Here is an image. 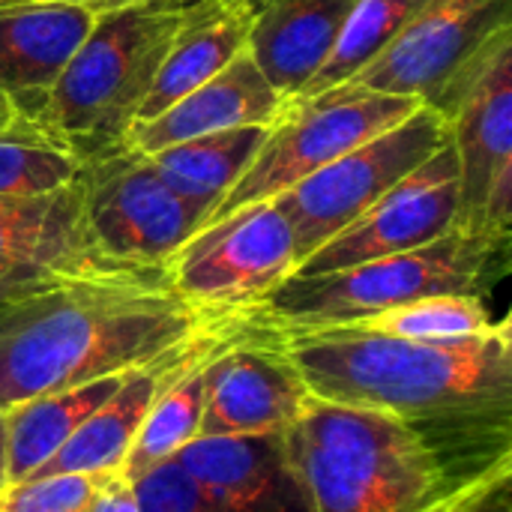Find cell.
<instances>
[{
	"mask_svg": "<svg viewBox=\"0 0 512 512\" xmlns=\"http://www.w3.org/2000/svg\"><path fill=\"white\" fill-rule=\"evenodd\" d=\"M510 468L512 465H501L492 471L465 512H510Z\"/></svg>",
	"mask_w": 512,
	"mask_h": 512,
	"instance_id": "f546056e",
	"label": "cell"
},
{
	"mask_svg": "<svg viewBox=\"0 0 512 512\" xmlns=\"http://www.w3.org/2000/svg\"><path fill=\"white\" fill-rule=\"evenodd\" d=\"M309 399L297 369L240 312L231 339L210 360L198 438L282 435Z\"/></svg>",
	"mask_w": 512,
	"mask_h": 512,
	"instance_id": "4fadbf2b",
	"label": "cell"
},
{
	"mask_svg": "<svg viewBox=\"0 0 512 512\" xmlns=\"http://www.w3.org/2000/svg\"><path fill=\"white\" fill-rule=\"evenodd\" d=\"M450 141V129L441 111L420 105L393 129L357 144L330 165L318 168L306 180L276 195V207L291 225L297 246V267L357 222L378 198H384L399 180L417 171L432 153Z\"/></svg>",
	"mask_w": 512,
	"mask_h": 512,
	"instance_id": "ba28073f",
	"label": "cell"
},
{
	"mask_svg": "<svg viewBox=\"0 0 512 512\" xmlns=\"http://www.w3.org/2000/svg\"><path fill=\"white\" fill-rule=\"evenodd\" d=\"M81 162L36 123L15 117L0 129V198H33L78 180Z\"/></svg>",
	"mask_w": 512,
	"mask_h": 512,
	"instance_id": "d4e9b609",
	"label": "cell"
},
{
	"mask_svg": "<svg viewBox=\"0 0 512 512\" xmlns=\"http://www.w3.org/2000/svg\"><path fill=\"white\" fill-rule=\"evenodd\" d=\"M237 318L240 315H234L219 330V336L156 399V405L150 408L141 432L135 435V441H132L123 465H120V471L129 480H138V477L150 474L153 468L171 462L186 444H192L198 438L201 414H204V399H207V369H210V360L231 339Z\"/></svg>",
	"mask_w": 512,
	"mask_h": 512,
	"instance_id": "603a6c76",
	"label": "cell"
},
{
	"mask_svg": "<svg viewBox=\"0 0 512 512\" xmlns=\"http://www.w3.org/2000/svg\"><path fill=\"white\" fill-rule=\"evenodd\" d=\"M171 285L198 309H252L297 270V246L276 201L246 204L189 237L168 261Z\"/></svg>",
	"mask_w": 512,
	"mask_h": 512,
	"instance_id": "30bf717a",
	"label": "cell"
},
{
	"mask_svg": "<svg viewBox=\"0 0 512 512\" xmlns=\"http://www.w3.org/2000/svg\"><path fill=\"white\" fill-rule=\"evenodd\" d=\"M132 483L141 512H213L195 480L174 459Z\"/></svg>",
	"mask_w": 512,
	"mask_h": 512,
	"instance_id": "83f0119b",
	"label": "cell"
},
{
	"mask_svg": "<svg viewBox=\"0 0 512 512\" xmlns=\"http://www.w3.org/2000/svg\"><path fill=\"white\" fill-rule=\"evenodd\" d=\"M288 105L291 102L282 99L264 78L249 48H243L222 72L180 96L156 117L135 123L126 135V144L141 153H153L222 129L273 126L288 111Z\"/></svg>",
	"mask_w": 512,
	"mask_h": 512,
	"instance_id": "ac0fdd59",
	"label": "cell"
},
{
	"mask_svg": "<svg viewBox=\"0 0 512 512\" xmlns=\"http://www.w3.org/2000/svg\"><path fill=\"white\" fill-rule=\"evenodd\" d=\"M237 315V312H234ZM231 315L177 294L168 270L117 267L0 303V414L129 372Z\"/></svg>",
	"mask_w": 512,
	"mask_h": 512,
	"instance_id": "7a4b0ae2",
	"label": "cell"
},
{
	"mask_svg": "<svg viewBox=\"0 0 512 512\" xmlns=\"http://www.w3.org/2000/svg\"><path fill=\"white\" fill-rule=\"evenodd\" d=\"M501 465H512V462H501ZM501 465H495V468H489V471H483V474H477V477H468V480L453 483L432 507H426L423 512H465L468 510V504H471V498L477 495V489L483 486V480H486L492 471H498Z\"/></svg>",
	"mask_w": 512,
	"mask_h": 512,
	"instance_id": "4dcf8cb0",
	"label": "cell"
},
{
	"mask_svg": "<svg viewBox=\"0 0 512 512\" xmlns=\"http://www.w3.org/2000/svg\"><path fill=\"white\" fill-rule=\"evenodd\" d=\"M267 132L270 126H237V129L198 135V138L153 150L147 156L153 168L162 174V180L180 198L204 210V216L210 219V213L219 207V201L234 189V183L243 177V171L255 159Z\"/></svg>",
	"mask_w": 512,
	"mask_h": 512,
	"instance_id": "7402d4cb",
	"label": "cell"
},
{
	"mask_svg": "<svg viewBox=\"0 0 512 512\" xmlns=\"http://www.w3.org/2000/svg\"><path fill=\"white\" fill-rule=\"evenodd\" d=\"M96 15L51 0L0 3V96L18 117L33 120L57 78L81 48Z\"/></svg>",
	"mask_w": 512,
	"mask_h": 512,
	"instance_id": "2e32d148",
	"label": "cell"
},
{
	"mask_svg": "<svg viewBox=\"0 0 512 512\" xmlns=\"http://www.w3.org/2000/svg\"><path fill=\"white\" fill-rule=\"evenodd\" d=\"M90 512H141L138 510L135 483L123 471L96 474V489H93Z\"/></svg>",
	"mask_w": 512,
	"mask_h": 512,
	"instance_id": "f1b7e54d",
	"label": "cell"
},
{
	"mask_svg": "<svg viewBox=\"0 0 512 512\" xmlns=\"http://www.w3.org/2000/svg\"><path fill=\"white\" fill-rule=\"evenodd\" d=\"M360 0H267L255 9L249 54L282 99H294L336 45Z\"/></svg>",
	"mask_w": 512,
	"mask_h": 512,
	"instance_id": "d6986e66",
	"label": "cell"
},
{
	"mask_svg": "<svg viewBox=\"0 0 512 512\" xmlns=\"http://www.w3.org/2000/svg\"><path fill=\"white\" fill-rule=\"evenodd\" d=\"M423 102L411 96H387L357 87H333L318 96L291 99L288 111L270 126L255 159L234 183V189L210 213V222L255 204L270 201L330 165L357 144L393 129Z\"/></svg>",
	"mask_w": 512,
	"mask_h": 512,
	"instance_id": "52a82bcc",
	"label": "cell"
},
{
	"mask_svg": "<svg viewBox=\"0 0 512 512\" xmlns=\"http://www.w3.org/2000/svg\"><path fill=\"white\" fill-rule=\"evenodd\" d=\"M444 114L459 171L456 228L510 246L512 24L495 30L432 105Z\"/></svg>",
	"mask_w": 512,
	"mask_h": 512,
	"instance_id": "8992f818",
	"label": "cell"
},
{
	"mask_svg": "<svg viewBox=\"0 0 512 512\" xmlns=\"http://www.w3.org/2000/svg\"><path fill=\"white\" fill-rule=\"evenodd\" d=\"M423 3L426 0H360L351 18L345 21L336 45L330 48L327 60L294 99L318 96L324 90L345 84L393 42V36L408 24V18Z\"/></svg>",
	"mask_w": 512,
	"mask_h": 512,
	"instance_id": "cb8c5ba5",
	"label": "cell"
},
{
	"mask_svg": "<svg viewBox=\"0 0 512 512\" xmlns=\"http://www.w3.org/2000/svg\"><path fill=\"white\" fill-rule=\"evenodd\" d=\"M504 252L507 246L456 228L411 252L318 276H288L264 300L246 309V318L273 330H309L354 324L384 309L438 294L483 297L495 279V261Z\"/></svg>",
	"mask_w": 512,
	"mask_h": 512,
	"instance_id": "5b68a950",
	"label": "cell"
},
{
	"mask_svg": "<svg viewBox=\"0 0 512 512\" xmlns=\"http://www.w3.org/2000/svg\"><path fill=\"white\" fill-rule=\"evenodd\" d=\"M84 222L96 249L126 267H159L204 228V210L180 198L150 156L123 144L81 162Z\"/></svg>",
	"mask_w": 512,
	"mask_h": 512,
	"instance_id": "9c48e42d",
	"label": "cell"
},
{
	"mask_svg": "<svg viewBox=\"0 0 512 512\" xmlns=\"http://www.w3.org/2000/svg\"><path fill=\"white\" fill-rule=\"evenodd\" d=\"M117 267L126 264L105 258L87 231L81 180L48 195L0 198V303Z\"/></svg>",
	"mask_w": 512,
	"mask_h": 512,
	"instance_id": "5bb4252c",
	"label": "cell"
},
{
	"mask_svg": "<svg viewBox=\"0 0 512 512\" xmlns=\"http://www.w3.org/2000/svg\"><path fill=\"white\" fill-rule=\"evenodd\" d=\"M132 372V369H129ZM129 372L105 375L60 393L27 399L3 414L6 420V480L9 486L30 480L81 426L108 402Z\"/></svg>",
	"mask_w": 512,
	"mask_h": 512,
	"instance_id": "44dd1931",
	"label": "cell"
},
{
	"mask_svg": "<svg viewBox=\"0 0 512 512\" xmlns=\"http://www.w3.org/2000/svg\"><path fill=\"white\" fill-rule=\"evenodd\" d=\"M51 3H72V6H84L93 15L111 12V9H123V6H135V3H150V0H51Z\"/></svg>",
	"mask_w": 512,
	"mask_h": 512,
	"instance_id": "1f68e13d",
	"label": "cell"
},
{
	"mask_svg": "<svg viewBox=\"0 0 512 512\" xmlns=\"http://www.w3.org/2000/svg\"><path fill=\"white\" fill-rule=\"evenodd\" d=\"M231 318L207 327L195 339H189V342H183V345L153 357L150 363L132 369L123 378V384L117 387V393L108 402H102L84 420V426L30 480H36V477H57V474H87V477H96V474H105V471H120V465H123L135 435L141 432V426H144L150 408L156 405V399L162 396V390L219 336V330Z\"/></svg>",
	"mask_w": 512,
	"mask_h": 512,
	"instance_id": "9a60e30c",
	"label": "cell"
},
{
	"mask_svg": "<svg viewBox=\"0 0 512 512\" xmlns=\"http://www.w3.org/2000/svg\"><path fill=\"white\" fill-rule=\"evenodd\" d=\"M504 24H512V0H426L345 87L435 105L456 72Z\"/></svg>",
	"mask_w": 512,
	"mask_h": 512,
	"instance_id": "8fae6325",
	"label": "cell"
},
{
	"mask_svg": "<svg viewBox=\"0 0 512 512\" xmlns=\"http://www.w3.org/2000/svg\"><path fill=\"white\" fill-rule=\"evenodd\" d=\"M192 3L150 0L96 15L30 123L78 162L123 147Z\"/></svg>",
	"mask_w": 512,
	"mask_h": 512,
	"instance_id": "277c9868",
	"label": "cell"
},
{
	"mask_svg": "<svg viewBox=\"0 0 512 512\" xmlns=\"http://www.w3.org/2000/svg\"><path fill=\"white\" fill-rule=\"evenodd\" d=\"M174 462L213 512H312L282 453V438H195Z\"/></svg>",
	"mask_w": 512,
	"mask_h": 512,
	"instance_id": "e0dca14e",
	"label": "cell"
},
{
	"mask_svg": "<svg viewBox=\"0 0 512 512\" xmlns=\"http://www.w3.org/2000/svg\"><path fill=\"white\" fill-rule=\"evenodd\" d=\"M261 330L315 399L402 417L438 450L456 483L512 462L510 318L453 342L399 339L348 324Z\"/></svg>",
	"mask_w": 512,
	"mask_h": 512,
	"instance_id": "6da1fadb",
	"label": "cell"
},
{
	"mask_svg": "<svg viewBox=\"0 0 512 512\" xmlns=\"http://www.w3.org/2000/svg\"><path fill=\"white\" fill-rule=\"evenodd\" d=\"M6 486H9V480H6V420L0 414V492Z\"/></svg>",
	"mask_w": 512,
	"mask_h": 512,
	"instance_id": "d6a6232c",
	"label": "cell"
},
{
	"mask_svg": "<svg viewBox=\"0 0 512 512\" xmlns=\"http://www.w3.org/2000/svg\"><path fill=\"white\" fill-rule=\"evenodd\" d=\"M459 171L450 141L417 171L399 180L357 222L315 249L291 276H318L345 270L372 258L411 252L456 231Z\"/></svg>",
	"mask_w": 512,
	"mask_h": 512,
	"instance_id": "7c38bea8",
	"label": "cell"
},
{
	"mask_svg": "<svg viewBox=\"0 0 512 512\" xmlns=\"http://www.w3.org/2000/svg\"><path fill=\"white\" fill-rule=\"evenodd\" d=\"M312 512H423L456 480L402 417L309 399L279 435Z\"/></svg>",
	"mask_w": 512,
	"mask_h": 512,
	"instance_id": "3957f363",
	"label": "cell"
},
{
	"mask_svg": "<svg viewBox=\"0 0 512 512\" xmlns=\"http://www.w3.org/2000/svg\"><path fill=\"white\" fill-rule=\"evenodd\" d=\"M15 117H18V114H15V108H12V105H9V102L0 96V129H6V126L15 120Z\"/></svg>",
	"mask_w": 512,
	"mask_h": 512,
	"instance_id": "836d02e7",
	"label": "cell"
},
{
	"mask_svg": "<svg viewBox=\"0 0 512 512\" xmlns=\"http://www.w3.org/2000/svg\"><path fill=\"white\" fill-rule=\"evenodd\" d=\"M483 297L474 294H438L423 297L405 306L384 309L348 327L399 336V339H423V342H453V339H474L495 327ZM339 327V324H336Z\"/></svg>",
	"mask_w": 512,
	"mask_h": 512,
	"instance_id": "484cf974",
	"label": "cell"
},
{
	"mask_svg": "<svg viewBox=\"0 0 512 512\" xmlns=\"http://www.w3.org/2000/svg\"><path fill=\"white\" fill-rule=\"evenodd\" d=\"M96 477L57 474L36 477L0 492V512H90Z\"/></svg>",
	"mask_w": 512,
	"mask_h": 512,
	"instance_id": "4316f807",
	"label": "cell"
},
{
	"mask_svg": "<svg viewBox=\"0 0 512 512\" xmlns=\"http://www.w3.org/2000/svg\"><path fill=\"white\" fill-rule=\"evenodd\" d=\"M252 21L255 6L249 0H195L153 78L135 123L156 117L180 96L222 72L249 45Z\"/></svg>",
	"mask_w": 512,
	"mask_h": 512,
	"instance_id": "ffe728a7",
	"label": "cell"
}]
</instances>
